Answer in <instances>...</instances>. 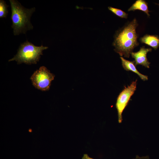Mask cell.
<instances>
[{
	"label": "cell",
	"instance_id": "cell-1",
	"mask_svg": "<svg viewBox=\"0 0 159 159\" xmlns=\"http://www.w3.org/2000/svg\"><path fill=\"white\" fill-rule=\"evenodd\" d=\"M138 26L135 18L117 30L114 36V50L121 56L129 58L134 49L139 45L136 29Z\"/></svg>",
	"mask_w": 159,
	"mask_h": 159
},
{
	"label": "cell",
	"instance_id": "cell-2",
	"mask_svg": "<svg viewBox=\"0 0 159 159\" xmlns=\"http://www.w3.org/2000/svg\"><path fill=\"white\" fill-rule=\"evenodd\" d=\"M9 1L11 11V27L14 35L25 34L27 30L32 29L33 27L31 23L30 18L35 11V8H25L16 0H10Z\"/></svg>",
	"mask_w": 159,
	"mask_h": 159
},
{
	"label": "cell",
	"instance_id": "cell-3",
	"mask_svg": "<svg viewBox=\"0 0 159 159\" xmlns=\"http://www.w3.org/2000/svg\"><path fill=\"white\" fill-rule=\"evenodd\" d=\"M48 48L42 45L37 46L28 41L22 43L19 47L16 54L9 61H16L17 64H36L38 62L42 52Z\"/></svg>",
	"mask_w": 159,
	"mask_h": 159
},
{
	"label": "cell",
	"instance_id": "cell-4",
	"mask_svg": "<svg viewBox=\"0 0 159 159\" xmlns=\"http://www.w3.org/2000/svg\"><path fill=\"white\" fill-rule=\"evenodd\" d=\"M54 77L46 67L42 66L34 73L30 79L32 85L36 88L46 91L49 89Z\"/></svg>",
	"mask_w": 159,
	"mask_h": 159
},
{
	"label": "cell",
	"instance_id": "cell-5",
	"mask_svg": "<svg viewBox=\"0 0 159 159\" xmlns=\"http://www.w3.org/2000/svg\"><path fill=\"white\" fill-rule=\"evenodd\" d=\"M137 80L132 82L131 84L124 89L118 95L116 103V107L118 115V122L119 123L122 120V113L127 105L131 97L134 94L136 89Z\"/></svg>",
	"mask_w": 159,
	"mask_h": 159
},
{
	"label": "cell",
	"instance_id": "cell-6",
	"mask_svg": "<svg viewBox=\"0 0 159 159\" xmlns=\"http://www.w3.org/2000/svg\"><path fill=\"white\" fill-rule=\"evenodd\" d=\"M152 50V49L151 48H145L144 46H143L138 52H132L130 54L134 59L135 66L140 65L146 68H149L150 62L147 58V54Z\"/></svg>",
	"mask_w": 159,
	"mask_h": 159
},
{
	"label": "cell",
	"instance_id": "cell-7",
	"mask_svg": "<svg viewBox=\"0 0 159 159\" xmlns=\"http://www.w3.org/2000/svg\"><path fill=\"white\" fill-rule=\"evenodd\" d=\"M121 61L122 66L124 69L127 71H131L137 74L140 79L145 81L148 80V77L140 73L137 69L135 65V62L126 59L122 57H120Z\"/></svg>",
	"mask_w": 159,
	"mask_h": 159
},
{
	"label": "cell",
	"instance_id": "cell-8",
	"mask_svg": "<svg viewBox=\"0 0 159 159\" xmlns=\"http://www.w3.org/2000/svg\"><path fill=\"white\" fill-rule=\"evenodd\" d=\"M141 42L145 44L155 50L159 47V37L156 35L146 34L140 39Z\"/></svg>",
	"mask_w": 159,
	"mask_h": 159
},
{
	"label": "cell",
	"instance_id": "cell-9",
	"mask_svg": "<svg viewBox=\"0 0 159 159\" xmlns=\"http://www.w3.org/2000/svg\"><path fill=\"white\" fill-rule=\"evenodd\" d=\"M139 10L144 12L147 15L149 16L150 14L148 6V3L144 0H137L128 9V11H134Z\"/></svg>",
	"mask_w": 159,
	"mask_h": 159
},
{
	"label": "cell",
	"instance_id": "cell-10",
	"mask_svg": "<svg viewBox=\"0 0 159 159\" xmlns=\"http://www.w3.org/2000/svg\"><path fill=\"white\" fill-rule=\"evenodd\" d=\"M108 8L109 10L118 17L121 18H127L128 14L122 10L111 6H109Z\"/></svg>",
	"mask_w": 159,
	"mask_h": 159
},
{
	"label": "cell",
	"instance_id": "cell-11",
	"mask_svg": "<svg viewBox=\"0 0 159 159\" xmlns=\"http://www.w3.org/2000/svg\"><path fill=\"white\" fill-rule=\"evenodd\" d=\"M7 5L5 1L3 0H0V18L6 17L8 13Z\"/></svg>",
	"mask_w": 159,
	"mask_h": 159
},
{
	"label": "cell",
	"instance_id": "cell-12",
	"mask_svg": "<svg viewBox=\"0 0 159 159\" xmlns=\"http://www.w3.org/2000/svg\"><path fill=\"white\" fill-rule=\"evenodd\" d=\"M132 159H150V158L148 156L140 157L137 155L135 158Z\"/></svg>",
	"mask_w": 159,
	"mask_h": 159
},
{
	"label": "cell",
	"instance_id": "cell-13",
	"mask_svg": "<svg viewBox=\"0 0 159 159\" xmlns=\"http://www.w3.org/2000/svg\"><path fill=\"white\" fill-rule=\"evenodd\" d=\"M82 159H95L90 157L87 154H84Z\"/></svg>",
	"mask_w": 159,
	"mask_h": 159
},
{
	"label": "cell",
	"instance_id": "cell-14",
	"mask_svg": "<svg viewBox=\"0 0 159 159\" xmlns=\"http://www.w3.org/2000/svg\"><path fill=\"white\" fill-rule=\"evenodd\" d=\"M156 4L158 5V6H159V4Z\"/></svg>",
	"mask_w": 159,
	"mask_h": 159
}]
</instances>
